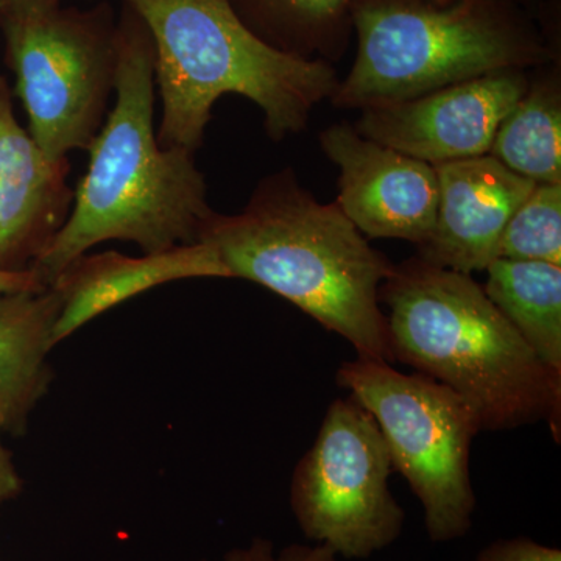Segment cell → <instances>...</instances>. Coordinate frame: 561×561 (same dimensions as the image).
<instances>
[{
	"mask_svg": "<svg viewBox=\"0 0 561 561\" xmlns=\"http://www.w3.org/2000/svg\"><path fill=\"white\" fill-rule=\"evenodd\" d=\"M489 154L534 183L561 184L559 84L529 87L502 121Z\"/></svg>",
	"mask_w": 561,
	"mask_h": 561,
	"instance_id": "obj_16",
	"label": "cell"
},
{
	"mask_svg": "<svg viewBox=\"0 0 561 561\" xmlns=\"http://www.w3.org/2000/svg\"><path fill=\"white\" fill-rule=\"evenodd\" d=\"M149 28L154 84L162 113L161 147L202 146L214 103L239 94L264 113L271 138L308 125L313 106L332 98L339 81L321 61L276 49L260 38L230 0H124Z\"/></svg>",
	"mask_w": 561,
	"mask_h": 561,
	"instance_id": "obj_4",
	"label": "cell"
},
{
	"mask_svg": "<svg viewBox=\"0 0 561 561\" xmlns=\"http://www.w3.org/2000/svg\"><path fill=\"white\" fill-rule=\"evenodd\" d=\"M474 561H561V551L530 538L516 537L490 542Z\"/></svg>",
	"mask_w": 561,
	"mask_h": 561,
	"instance_id": "obj_20",
	"label": "cell"
},
{
	"mask_svg": "<svg viewBox=\"0 0 561 561\" xmlns=\"http://www.w3.org/2000/svg\"><path fill=\"white\" fill-rule=\"evenodd\" d=\"M320 144L341 171L337 206L362 234L427 242L440 202L434 165L343 124L321 133Z\"/></svg>",
	"mask_w": 561,
	"mask_h": 561,
	"instance_id": "obj_10",
	"label": "cell"
},
{
	"mask_svg": "<svg viewBox=\"0 0 561 561\" xmlns=\"http://www.w3.org/2000/svg\"><path fill=\"white\" fill-rule=\"evenodd\" d=\"M496 260L561 265V184H535L502 232Z\"/></svg>",
	"mask_w": 561,
	"mask_h": 561,
	"instance_id": "obj_18",
	"label": "cell"
},
{
	"mask_svg": "<svg viewBox=\"0 0 561 561\" xmlns=\"http://www.w3.org/2000/svg\"><path fill=\"white\" fill-rule=\"evenodd\" d=\"M379 300L391 357L459 393L483 431L546 421L561 435V375L546 367L471 275L421 257L393 265Z\"/></svg>",
	"mask_w": 561,
	"mask_h": 561,
	"instance_id": "obj_3",
	"label": "cell"
},
{
	"mask_svg": "<svg viewBox=\"0 0 561 561\" xmlns=\"http://www.w3.org/2000/svg\"><path fill=\"white\" fill-rule=\"evenodd\" d=\"M3 430L0 426V505L13 501L22 491V479L14 467L11 454L2 442Z\"/></svg>",
	"mask_w": 561,
	"mask_h": 561,
	"instance_id": "obj_21",
	"label": "cell"
},
{
	"mask_svg": "<svg viewBox=\"0 0 561 561\" xmlns=\"http://www.w3.org/2000/svg\"><path fill=\"white\" fill-rule=\"evenodd\" d=\"M239 18L276 49L295 54V46L316 39L353 9L356 0H230Z\"/></svg>",
	"mask_w": 561,
	"mask_h": 561,
	"instance_id": "obj_17",
	"label": "cell"
},
{
	"mask_svg": "<svg viewBox=\"0 0 561 561\" xmlns=\"http://www.w3.org/2000/svg\"><path fill=\"white\" fill-rule=\"evenodd\" d=\"M62 0H0V20L61 7Z\"/></svg>",
	"mask_w": 561,
	"mask_h": 561,
	"instance_id": "obj_23",
	"label": "cell"
},
{
	"mask_svg": "<svg viewBox=\"0 0 561 561\" xmlns=\"http://www.w3.org/2000/svg\"><path fill=\"white\" fill-rule=\"evenodd\" d=\"M201 276L230 278L216 251L202 242L144 257L122 256L113 251L83 254L50 286L61 298L51 342L57 346L88 321L151 287Z\"/></svg>",
	"mask_w": 561,
	"mask_h": 561,
	"instance_id": "obj_13",
	"label": "cell"
},
{
	"mask_svg": "<svg viewBox=\"0 0 561 561\" xmlns=\"http://www.w3.org/2000/svg\"><path fill=\"white\" fill-rule=\"evenodd\" d=\"M434 168L440 186L437 221L419 257L463 275L486 271L502 232L537 183L491 154Z\"/></svg>",
	"mask_w": 561,
	"mask_h": 561,
	"instance_id": "obj_11",
	"label": "cell"
},
{
	"mask_svg": "<svg viewBox=\"0 0 561 561\" xmlns=\"http://www.w3.org/2000/svg\"><path fill=\"white\" fill-rule=\"evenodd\" d=\"M389 448L370 412L339 398L295 467L290 507L313 545L339 559L364 560L401 537L405 512L390 491Z\"/></svg>",
	"mask_w": 561,
	"mask_h": 561,
	"instance_id": "obj_8",
	"label": "cell"
},
{
	"mask_svg": "<svg viewBox=\"0 0 561 561\" xmlns=\"http://www.w3.org/2000/svg\"><path fill=\"white\" fill-rule=\"evenodd\" d=\"M69 160H47L13 111L0 76V268L28 271L61 230L73 203Z\"/></svg>",
	"mask_w": 561,
	"mask_h": 561,
	"instance_id": "obj_12",
	"label": "cell"
},
{
	"mask_svg": "<svg viewBox=\"0 0 561 561\" xmlns=\"http://www.w3.org/2000/svg\"><path fill=\"white\" fill-rule=\"evenodd\" d=\"M0 31L28 133L47 160L90 150L116 84L117 22L110 7L2 18Z\"/></svg>",
	"mask_w": 561,
	"mask_h": 561,
	"instance_id": "obj_7",
	"label": "cell"
},
{
	"mask_svg": "<svg viewBox=\"0 0 561 561\" xmlns=\"http://www.w3.org/2000/svg\"><path fill=\"white\" fill-rule=\"evenodd\" d=\"M49 289L33 268L28 271L11 272L0 268V294L9 291H41Z\"/></svg>",
	"mask_w": 561,
	"mask_h": 561,
	"instance_id": "obj_22",
	"label": "cell"
},
{
	"mask_svg": "<svg viewBox=\"0 0 561 561\" xmlns=\"http://www.w3.org/2000/svg\"><path fill=\"white\" fill-rule=\"evenodd\" d=\"M201 242L230 278L275 291L348 341L357 356L393 364L379 291L394 264L337 203L321 205L294 173L267 176L239 214L214 213Z\"/></svg>",
	"mask_w": 561,
	"mask_h": 561,
	"instance_id": "obj_2",
	"label": "cell"
},
{
	"mask_svg": "<svg viewBox=\"0 0 561 561\" xmlns=\"http://www.w3.org/2000/svg\"><path fill=\"white\" fill-rule=\"evenodd\" d=\"M486 297L546 367L561 375V265L494 260Z\"/></svg>",
	"mask_w": 561,
	"mask_h": 561,
	"instance_id": "obj_15",
	"label": "cell"
},
{
	"mask_svg": "<svg viewBox=\"0 0 561 561\" xmlns=\"http://www.w3.org/2000/svg\"><path fill=\"white\" fill-rule=\"evenodd\" d=\"M353 18L359 50L331 98L342 108L412 101L545 60V50L491 0H360Z\"/></svg>",
	"mask_w": 561,
	"mask_h": 561,
	"instance_id": "obj_5",
	"label": "cell"
},
{
	"mask_svg": "<svg viewBox=\"0 0 561 561\" xmlns=\"http://www.w3.org/2000/svg\"><path fill=\"white\" fill-rule=\"evenodd\" d=\"M327 546L294 545L276 549L275 542L264 537H254L245 546L225 552L224 561H341ZM206 561V560H202Z\"/></svg>",
	"mask_w": 561,
	"mask_h": 561,
	"instance_id": "obj_19",
	"label": "cell"
},
{
	"mask_svg": "<svg viewBox=\"0 0 561 561\" xmlns=\"http://www.w3.org/2000/svg\"><path fill=\"white\" fill-rule=\"evenodd\" d=\"M527 90L522 70H502L412 101L362 110L357 131L432 165L483 157Z\"/></svg>",
	"mask_w": 561,
	"mask_h": 561,
	"instance_id": "obj_9",
	"label": "cell"
},
{
	"mask_svg": "<svg viewBox=\"0 0 561 561\" xmlns=\"http://www.w3.org/2000/svg\"><path fill=\"white\" fill-rule=\"evenodd\" d=\"M114 94L116 105L88 150L90 165L73 191L68 219L31 267L46 287L99 243L133 242L144 254L197 245L216 213L194 151L158 144L153 43L125 3Z\"/></svg>",
	"mask_w": 561,
	"mask_h": 561,
	"instance_id": "obj_1",
	"label": "cell"
},
{
	"mask_svg": "<svg viewBox=\"0 0 561 561\" xmlns=\"http://www.w3.org/2000/svg\"><path fill=\"white\" fill-rule=\"evenodd\" d=\"M61 298L54 287L0 294V426L22 437L28 420L50 389L47 356Z\"/></svg>",
	"mask_w": 561,
	"mask_h": 561,
	"instance_id": "obj_14",
	"label": "cell"
},
{
	"mask_svg": "<svg viewBox=\"0 0 561 561\" xmlns=\"http://www.w3.org/2000/svg\"><path fill=\"white\" fill-rule=\"evenodd\" d=\"M337 383L350 390L382 432L391 467L408 481L434 542L470 534L476 511L471 446L481 430L459 393L423 373L405 375L389 362H343Z\"/></svg>",
	"mask_w": 561,
	"mask_h": 561,
	"instance_id": "obj_6",
	"label": "cell"
}]
</instances>
